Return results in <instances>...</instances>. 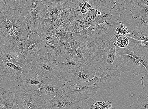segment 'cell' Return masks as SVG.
<instances>
[{
	"label": "cell",
	"instance_id": "obj_1",
	"mask_svg": "<svg viewBox=\"0 0 148 109\" xmlns=\"http://www.w3.org/2000/svg\"><path fill=\"white\" fill-rule=\"evenodd\" d=\"M90 7L88 11L95 16L94 22L97 24L109 23L116 24L119 22L122 11L127 8L125 6V0H87Z\"/></svg>",
	"mask_w": 148,
	"mask_h": 109
},
{
	"label": "cell",
	"instance_id": "obj_2",
	"mask_svg": "<svg viewBox=\"0 0 148 109\" xmlns=\"http://www.w3.org/2000/svg\"><path fill=\"white\" fill-rule=\"evenodd\" d=\"M77 42L86 64L96 70L99 68L105 51L104 42L101 39L89 36Z\"/></svg>",
	"mask_w": 148,
	"mask_h": 109
},
{
	"label": "cell",
	"instance_id": "obj_3",
	"mask_svg": "<svg viewBox=\"0 0 148 109\" xmlns=\"http://www.w3.org/2000/svg\"><path fill=\"white\" fill-rule=\"evenodd\" d=\"M119 26V24L101 23L81 29L78 32L72 33V35L77 41L87 36L101 39L103 41H111L113 38H117L119 35L116 30Z\"/></svg>",
	"mask_w": 148,
	"mask_h": 109
},
{
	"label": "cell",
	"instance_id": "obj_4",
	"mask_svg": "<svg viewBox=\"0 0 148 109\" xmlns=\"http://www.w3.org/2000/svg\"><path fill=\"white\" fill-rule=\"evenodd\" d=\"M98 88L94 84L76 81L65 82L63 95L70 97L75 100L84 102L97 93Z\"/></svg>",
	"mask_w": 148,
	"mask_h": 109
},
{
	"label": "cell",
	"instance_id": "obj_5",
	"mask_svg": "<svg viewBox=\"0 0 148 109\" xmlns=\"http://www.w3.org/2000/svg\"><path fill=\"white\" fill-rule=\"evenodd\" d=\"M15 95L19 109H45L46 101L36 92L27 90L18 85Z\"/></svg>",
	"mask_w": 148,
	"mask_h": 109
},
{
	"label": "cell",
	"instance_id": "obj_6",
	"mask_svg": "<svg viewBox=\"0 0 148 109\" xmlns=\"http://www.w3.org/2000/svg\"><path fill=\"white\" fill-rule=\"evenodd\" d=\"M121 72L119 69L99 68L95 70L94 77L87 83L92 82L98 89H112L118 84Z\"/></svg>",
	"mask_w": 148,
	"mask_h": 109
},
{
	"label": "cell",
	"instance_id": "obj_7",
	"mask_svg": "<svg viewBox=\"0 0 148 109\" xmlns=\"http://www.w3.org/2000/svg\"><path fill=\"white\" fill-rule=\"evenodd\" d=\"M116 38L111 41L104 42L105 51L103 56L100 67L101 68L119 69L121 66V54L119 48L116 43Z\"/></svg>",
	"mask_w": 148,
	"mask_h": 109
},
{
	"label": "cell",
	"instance_id": "obj_8",
	"mask_svg": "<svg viewBox=\"0 0 148 109\" xmlns=\"http://www.w3.org/2000/svg\"><path fill=\"white\" fill-rule=\"evenodd\" d=\"M65 81L60 76L44 78L37 93L46 101L62 93Z\"/></svg>",
	"mask_w": 148,
	"mask_h": 109
},
{
	"label": "cell",
	"instance_id": "obj_9",
	"mask_svg": "<svg viewBox=\"0 0 148 109\" xmlns=\"http://www.w3.org/2000/svg\"><path fill=\"white\" fill-rule=\"evenodd\" d=\"M5 18L11 22L14 33L18 41L25 39L31 33L23 18L18 9L8 7L4 13Z\"/></svg>",
	"mask_w": 148,
	"mask_h": 109
},
{
	"label": "cell",
	"instance_id": "obj_10",
	"mask_svg": "<svg viewBox=\"0 0 148 109\" xmlns=\"http://www.w3.org/2000/svg\"><path fill=\"white\" fill-rule=\"evenodd\" d=\"M119 22L125 28V36L139 40L145 41L147 39L148 31L141 28L136 19H132L131 14L121 13L119 18Z\"/></svg>",
	"mask_w": 148,
	"mask_h": 109
},
{
	"label": "cell",
	"instance_id": "obj_11",
	"mask_svg": "<svg viewBox=\"0 0 148 109\" xmlns=\"http://www.w3.org/2000/svg\"><path fill=\"white\" fill-rule=\"evenodd\" d=\"M36 74L44 78L60 76V63L47 59L40 60L33 64Z\"/></svg>",
	"mask_w": 148,
	"mask_h": 109
},
{
	"label": "cell",
	"instance_id": "obj_12",
	"mask_svg": "<svg viewBox=\"0 0 148 109\" xmlns=\"http://www.w3.org/2000/svg\"><path fill=\"white\" fill-rule=\"evenodd\" d=\"M82 102L61 93L45 102V109H75L80 108Z\"/></svg>",
	"mask_w": 148,
	"mask_h": 109
},
{
	"label": "cell",
	"instance_id": "obj_13",
	"mask_svg": "<svg viewBox=\"0 0 148 109\" xmlns=\"http://www.w3.org/2000/svg\"><path fill=\"white\" fill-rule=\"evenodd\" d=\"M26 72L22 68L6 59L0 61V76L3 80L15 81Z\"/></svg>",
	"mask_w": 148,
	"mask_h": 109
},
{
	"label": "cell",
	"instance_id": "obj_14",
	"mask_svg": "<svg viewBox=\"0 0 148 109\" xmlns=\"http://www.w3.org/2000/svg\"><path fill=\"white\" fill-rule=\"evenodd\" d=\"M121 66L119 70L123 73L130 72L138 76L148 73V70L138 60L127 54L121 55Z\"/></svg>",
	"mask_w": 148,
	"mask_h": 109
},
{
	"label": "cell",
	"instance_id": "obj_15",
	"mask_svg": "<svg viewBox=\"0 0 148 109\" xmlns=\"http://www.w3.org/2000/svg\"><path fill=\"white\" fill-rule=\"evenodd\" d=\"M43 78L37 74L33 69L27 71L17 79L18 85L25 89L37 93Z\"/></svg>",
	"mask_w": 148,
	"mask_h": 109
},
{
	"label": "cell",
	"instance_id": "obj_16",
	"mask_svg": "<svg viewBox=\"0 0 148 109\" xmlns=\"http://www.w3.org/2000/svg\"><path fill=\"white\" fill-rule=\"evenodd\" d=\"M33 1V0H26L25 4L18 9L25 19L30 33H37L39 22Z\"/></svg>",
	"mask_w": 148,
	"mask_h": 109
},
{
	"label": "cell",
	"instance_id": "obj_17",
	"mask_svg": "<svg viewBox=\"0 0 148 109\" xmlns=\"http://www.w3.org/2000/svg\"><path fill=\"white\" fill-rule=\"evenodd\" d=\"M47 47L46 43L40 40L30 46L23 54L33 65L37 61L46 58Z\"/></svg>",
	"mask_w": 148,
	"mask_h": 109
},
{
	"label": "cell",
	"instance_id": "obj_18",
	"mask_svg": "<svg viewBox=\"0 0 148 109\" xmlns=\"http://www.w3.org/2000/svg\"><path fill=\"white\" fill-rule=\"evenodd\" d=\"M40 36L37 33H31L25 39L18 41L12 48L5 51L19 56L25 52L31 45L40 40Z\"/></svg>",
	"mask_w": 148,
	"mask_h": 109
},
{
	"label": "cell",
	"instance_id": "obj_19",
	"mask_svg": "<svg viewBox=\"0 0 148 109\" xmlns=\"http://www.w3.org/2000/svg\"><path fill=\"white\" fill-rule=\"evenodd\" d=\"M82 64L74 60H68L60 63V76L65 82L72 81Z\"/></svg>",
	"mask_w": 148,
	"mask_h": 109
},
{
	"label": "cell",
	"instance_id": "obj_20",
	"mask_svg": "<svg viewBox=\"0 0 148 109\" xmlns=\"http://www.w3.org/2000/svg\"><path fill=\"white\" fill-rule=\"evenodd\" d=\"M0 109H19L15 95L7 88L0 90Z\"/></svg>",
	"mask_w": 148,
	"mask_h": 109
},
{
	"label": "cell",
	"instance_id": "obj_21",
	"mask_svg": "<svg viewBox=\"0 0 148 109\" xmlns=\"http://www.w3.org/2000/svg\"><path fill=\"white\" fill-rule=\"evenodd\" d=\"M18 41L11 30L8 28H0V46L4 47L5 50L12 48Z\"/></svg>",
	"mask_w": 148,
	"mask_h": 109
},
{
	"label": "cell",
	"instance_id": "obj_22",
	"mask_svg": "<svg viewBox=\"0 0 148 109\" xmlns=\"http://www.w3.org/2000/svg\"><path fill=\"white\" fill-rule=\"evenodd\" d=\"M3 59H5L16 66L22 68L26 71L32 70L34 66L23 53L19 56L4 51L3 55Z\"/></svg>",
	"mask_w": 148,
	"mask_h": 109
},
{
	"label": "cell",
	"instance_id": "obj_23",
	"mask_svg": "<svg viewBox=\"0 0 148 109\" xmlns=\"http://www.w3.org/2000/svg\"><path fill=\"white\" fill-rule=\"evenodd\" d=\"M129 40L127 47L132 51L140 56L148 57V42L146 41L139 40L128 37Z\"/></svg>",
	"mask_w": 148,
	"mask_h": 109
},
{
	"label": "cell",
	"instance_id": "obj_24",
	"mask_svg": "<svg viewBox=\"0 0 148 109\" xmlns=\"http://www.w3.org/2000/svg\"><path fill=\"white\" fill-rule=\"evenodd\" d=\"M58 26L56 21L46 20L39 25L37 34L39 36L51 35L54 36Z\"/></svg>",
	"mask_w": 148,
	"mask_h": 109
},
{
	"label": "cell",
	"instance_id": "obj_25",
	"mask_svg": "<svg viewBox=\"0 0 148 109\" xmlns=\"http://www.w3.org/2000/svg\"><path fill=\"white\" fill-rule=\"evenodd\" d=\"M60 53L57 61L62 63L68 60H73V52L68 42L60 40Z\"/></svg>",
	"mask_w": 148,
	"mask_h": 109
},
{
	"label": "cell",
	"instance_id": "obj_26",
	"mask_svg": "<svg viewBox=\"0 0 148 109\" xmlns=\"http://www.w3.org/2000/svg\"><path fill=\"white\" fill-rule=\"evenodd\" d=\"M33 5L39 25L45 21L49 6L44 4L40 0H33Z\"/></svg>",
	"mask_w": 148,
	"mask_h": 109
},
{
	"label": "cell",
	"instance_id": "obj_27",
	"mask_svg": "<svg viewBox=\"0 0 148 109\" xmlns=\"http://www.w3.org/2000/svg\"><path fill=\"white\" fill-rule=\"evenodd\" d=\"M130 9L132 13V18L133 20H135L139 17H142L148 19V5L140 4L132 6Z\"/></svg>",
	"mask_w": 148,
	"mask_h": 109
},
{
	"label": "cell",
	"instance_id": "obj_28",
	"mask_svg": "<svg viewBox=\"0 0 148 109\" xmlns=\"http://www.w3.org/2000/svg\"><path fill=\"white\" fill-rule=\"evenodd\" d=\"M56 21L58 26L69 30L72 33L78 32L79 30L78 27L72 25L70 20L66 15L61 12L58 15Z\"/></svg>",
	"mask_w": 148,
	"mask_h": 109
},
{
	"label": "cell",
	"instance_id": "obj_29",
	"mask_svg": "<svg viewBox=\"0 0 148 109\" xmlns=\"http://www.w3.org/2000/svg\"><path fill=\"white\" fill-rule=\"evenodd\" d=\"M47 46V53L45 59L51 60L56 61L60 56V42L57 45L46 43Z\"/></svg>",
	"mask_w": 148,
	"mask_h": 109
},
{
	"label": "cell",
	"instance_id": "obj_30",
	"mask_svg": "<svg viewBox=\"0 0 148 109\" xmlns=\"http://www.w3.org/2000/svg\"><path fill=\"white\" fill-rule=\"evenodd\" d=\"M119 52L121 55L127 54L131 56L142 63L148 70V57L145 56H141L132 51L128 47L121 49L119 48Z\"/></svg>",
	"mask_w": 148,
	"mask_h": 109
},
{
	"label": "cell",
	"instance_id": "obj_31",
	"mask_svg": "<svg viewBox=\"0 0 148 109\" xmlns=\"http://www.w3.org/2000/svg\"><path fill=\"white\" fill-rule=\"evenodd\" d=\"M72 35L71 32L59 26L56 30L54 36L60 41L68 42Z\"/></svg>",
	"mask_w": 148,
	"mask_h": 109
},
{
	"label": "cell",
	"instance_id": "obj_32",
	"mask_svg": "<svg viewBox=\"0 0 148 109\" xmlns=\"http://www.w3.org/2000/svg\"><path fill=\"white\" fill-rule=\"evenodd\" d=\"M130 107L133 109H148V96L143 95L142 97H138L136 102L131 105Z\"/></svg>",
	"mask_w": 148,
	"mask_h": 109
},
{
	"label": "cell",
	"instance_id": "obj_33",
	"mask_svg": "<svg viewBox=\"0 0 148 109\" xmlns=\"http://www.w3.org/2000/svg\"><path fill=\"white\" fill-rule=\"evenodd\" d=\"M26 0H5L8 7L12 9H19L25 4Z\"/></svg>",
	"mask_w": 148,
	"mask_h": 109
},
{
	"label": "cell",
	"instance_id": "obj_34",
	"mask_svg": "<svg viewBox=\"0 0 148 109\" xmlns=\"http://www.w3.org/2000/svg\"><path fill=\"white\" fill-rule=\"evenodd\" d=\"M116 43L120 48L124 49L128 46L129 40L127 36L125 35H120L116 40Z\"/></svg>",
	"mask_w": 148,
	"mask_h": 109
},
{
	"label": "cell",
	"instance_id": "obj_35",
	"mask_svg": "<svg viewBox=\"0 0 148 109\" xmlns=\"http://www.w3.org/2000/svg\"><path fill=\"white\" fill-rule=\"evenodd\" d=\"M112 103L110 101L95 102L93 104L90 109H112Z\"/></svg>",
	"mask_w": 148,
	"mask_h": 109
},
{
	"label": "cell",
	"instance_id": "obj_36",
	"mask_svg": "<svg viewBox=\"0 0 148 109\" xmlns=\"http://www.w3.org/2000/svg\"><path fill=\"white\" fill-rule=\"evenodd\" d=\"M73 52L72 60L83 64H87L85 61L81 49L79 47L76 50Z\"/></svg>",
	"mask_w": 148,
	"mask_h": 109
},
{
	"label": "cell",
	"instance_id": "obj_37",
	"mask_svg": "<svg viewBox=\"0 0 148 109\" xmlns=\"http://www.w3.org/2000/svg\"><path fill=\"white\" fill-rule=\"evenodd\" d=\"M40 40L43 42L53 44L55 45H58L60 41V40L57 37L51 35L41 36H40Z\"/></svg>",
	"mask_w": 148,
	"mask_h": 109
},
{
	"label": "cell",
	"instance_id": "obj_38",
	"mask_svg": "<svg viewBox=\"0 0 148 109\" xmlns=\"http://www.w3.org/2000/svg\"><path fill=\"white\" fill-rule=\"evenodd\" d=\"M74 0H51L47 3L46 5L49 7L53 6H63L70 4Z\"/></svg>",
	"mask_w": 148,
	"mask_h": 109
},
{
	"label": "cell",
	"instance_id": "obj_39",
	"mask_svg": "<svg viewBox=\"0 0 148 109\" xmlns=\"http://www.w3.org/2000/svg\"><path fill=\"white\" fill-rule=\"evenodd\" d=\"M148 0H125V4L130 8L140 4L148 5Z\"/></svg>",
	"mask_w": 148,
	"mask_h": 109
},
{
	"label": "cell",
	"instance_id": "obj_40",
	"mask_svg": "<svg viewBox=\"0 0 148 109\" xmlns=\"http://www.w3.org/2000/svg\"><path fill=\"white\" fill-rule=\"evenodd\" d=\"M68 42L69 44L73 51H74L79 48L78 42L75 39L73 35H72L70 39L69 40Z\"/></svg>",
	"mask_w": 148,
	"mask_h": 109
},
{
	"label": "cell",
	"instance_id": "obj_41",
	"mask_svg": "<svg viewBox=\"0 0 148 109\" xmlns=\"http://www.w3.org/2000/svg\"><path fill=\"white\" fill-rule=\"evenodd\" d=\"M8 8V7L2 0H0V13L5 12Z\"/></svg>",
	"mask_w": 148,
	"mask_h": 109
},
{
	"label": "cell",
	"instance_id": "obj_42",
	"mask_svg": "<svg viewBox=\"0 0 148 109\" xmlns=\"http://www.w3.org/2000/svg\"><path fill=\"white\" fill-rule=\"evenodd\" d=\"M148 73H145V75L141 79L142 86H144L145 85H148Z\"/></svg>",
	"mask_w": 148,
	"mask_h": 109
},
{
	"label": "cell",
	"instance_id": "obj_43",
	"mask_svg": "<svg viewBox=\"0 0 148 109\" xmlns=\"http://www.w3.org/2000/svg\"><path fill=\"white\" fill-rule=\"evenodd\" d=\"M5 50L4 47L0 46V61L3 59V55Z\"/></svg>",
	"mask_w": 148,
	"mask_h": 109
},
{
	"label": "cell",
	"instance_id": "obj_44",
	"mask_svg": "<svg viewBox=\"0 0 148 109\" xmlns=\"http://www.w3.org/2000/svg\"><path fill=\"white\" fill-rule=\"evenodd\" d=\"M6 20L7 26L8 28L13 32L12 26L11 22L9 19L6 18Z\"/></svg>",
	"mask_w": 148,
	"mask_h": 109
},
{
	"label": "cell",
	"instance_id": "obj_45",
	"mask_svg": "<svg viewBox=\"0 0 148 109\" xmlns=\"http://www.w3.org/2000/svg\"><path fill=\"white\" fill-rule=\"evenodd\" d=\"M148 85H145V86H144L143 88V92L145 93L147 95V96H148Z\"/></svg>",
	"mask_w": 148,
	"mask_h": 109
},
{
	"label": "cell",
	"instance_id": "obj_46",
	"mask_svg": "<svg viewBox=\"0 0 148 109\" xmlns=\"http://www.w3.org/2000/svg\"><path fill=\"white\" fill-rule=\"evenodd\" d=\"M44 4H46L49 1L51 0H40Z\"/></svg>",
	"mask_w": 148,
	"mask_h": 109
},
{
	"label": "cell",
	"instance_id": "obj_47",
	"mask_svg": "<svg viewBox=\"0 0 148 109\" xmlns=\"http://www.w3.org/2000/svg\"><path fill=\"white\" fill-rule=\"evenodd\" d=\"M3 81L2 78L1 77V76H0V84L1 83V82Z\"/></svg>",
	"mask_w": 148,
	"mask_h": 109
},
{
	"label": "cell",
	"instance_id": "obj_48",
	"mask_svg": "<svg viewBox=\"0 0 148 109\" xmlns=\"http://www.w3.org/2000/svg\"><path fill=\"white\" fill-rule=\"evenodd\" d=\"M2 1H3V2H4L5 3V4H6V2H5V0H2Z\"/></svg>",
	"mask_w": 148,
	"mask_h": 109
},
{
	"label": "cell",
	"instance_id": "obj_49",
	"mask_svg": "<svg viewBox=\"0 0 148 109\" xmlns=\"http://www.w3.org/2000/svg\"><path fill=\"white\" fill-rule=\"evenodd\" d=\"M1 85H0V90H1Z\"/></svg>",
	"mask_w": 148,
	"mask_h": 109
}]
</instances>
